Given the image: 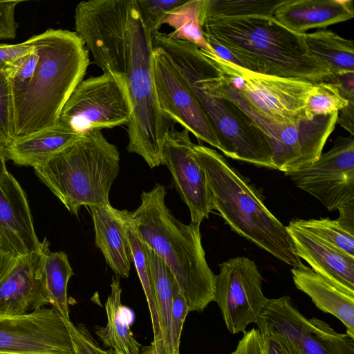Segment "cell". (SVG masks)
Instances as JSON below:
<instances>
[{
    "mask_svg": "<svg viewBox=\"0 0 354 354\" xmlns=\"http://www.w3.org/2000/svg\"><path fill=\"white\" fill-rule=\"evenodd\" d=\"M76 34L93 62L124 84L132 107L127 150L151 168L162 165L164 138L170 124L157 100L152 32L136 0H90L75 9Z\"/></svg>",
    "mask_w": 354,
    "mask_h": 354,
    "instance_id": "1",
    "label": "cell"
},
{
    "mask_svg": "<svg viewBox=\"0 0 354 354\" xmlns=\"http://www.w3.org/2000/svg\"><path fill=\"white\" fill-rule=\"evenodd\" d=\"M178 68L213 127L224 155L259 167L272 169V151L263 131L234 101L224 96L218 86L221 71L205 51L167 33L153 35Z\"/></svg>",
    "mask_w": 354,
    "mask_h": 354,
    "instance_id": "2",
    "label": "cell"
},
{
    "mask_svg": "<svg viewBox=\"0 0 354 354\" xmlns=\"http://www.w3.org/2000/svg\"><path fill=\"white\" fill-rule=\"evenodd\" d=\"M38 52L31 80L11 86L15 139L58 124L62 110L90 63L82 39L67 30L48 29L28 39Z\"/></svg>",
    "mask_w": 354,
    "mask_h": 354,
    "instance_id": "3",
    "label": "cell"
},
{
    "mask_svg": "<svg viewBox=\"0 0 354 354\" xmlns=\"http://www.w3.org/2000/svg\"><path fill=\"white\" fill-rule=\"evenodd\" d=\"M166 194L159 183L143 192L131 221L140 239L173 275L189 311L202 312L214 301L216 275L205 259L200 224L178 220L165 205Z\"/></svg>",
    "mask_w": 354,
    "mask_h": 354,
    "instance_id": "4",
    "label": "cell"
},
{
    "mask_svg": "<svg viewBox=\"0 0 354 354\" xmlns=\"http://www.w3.org/2000/svg\"><path fill=\"white\" fill-rule=\"evenodd\" d=\"M203 35L225 46L249 70L314 84L329 76L310 54L304 34H297L274 17L199 19Z\"/></svg>",
    "mask_w": 354,
    "mask_h": 354,
    "instance_id": "5",
    "label": "cell"
},
{
    "mask_svg": "<svg viewBox=\"0 0 354 354\" xmlns=\"http://www.w3.org/2000/svg\"><path fill=\"white\" fill-rule=\"evenodd\" d=\"M194 150L206 176L212 209L232 230L292 268L303 266L286 226L249 180L216 150L203 145H194Z\"/></svg>",
    "mask_w": 354,
    "mask_h": 354,
    "instance_id": "6",
    "label": "cell"
},
{
    "mask_svg": "<svg viewBox=\"0 0 354 354\" xmlns=\"http://www.w3.org/2000/svg\"><path fill=\"white\" fill-rule=\"evenodd\" d=\"M33 168L65 207L77 216L82 206L110 204V189L120 171V152L95 130Z\"/></svg>",
    "mask_w": 354,
    "mask_h": 354,
    "instance_id": "7",
    "label": "cell"
},
{
    "mask_svg": "<svg viewBox=\"0 0 354 354\" xmlns=\"http://www.w3.org/2000/svg\"><path fill=\"white\" fill-rule=\"evenodd\" d=\"M218 86L221 93L237 103L263 131L272 149V169L284 173L306 168L317 161L337 122L339 112L313 120L304 116L291 122H276L248 107L223 73Z\"/></svg>",
    "mask_w": 354,
    "mask_h": 354,
    "instance_id": "8",
    "label": "cell"
},
{
    "mask_svg": "<svg viewBox=\"0 0 354 354\" xmlns=\"http://www.w3.org/2000/svg\"><path fill=\"white\" fill-rule=\"evenodd\" d=\"M132 107L126 86L117 76L103 72L82 80L64 104L58 124L78 136L128 125Z\"/></svg>",
    "mask_w": 354,
    "mask_h": 354,
    "instance_id": "9",
    "label": "cell"
},
{
    "mask_svg": "<svg viewBox=\"0 0 354 354\" xmlns=\"http://www.w3.org/2000/svg\"><path fill=\"white\" fill-rule=\"evenodd\" d=\"M205 53L224 74L239 77L241 85L234 89L243 102L261 116L276 122H291L304 116L314 83L254 72Z\"/></svg>",
    "mask_w": 354,
    "mask_h": 354,
    "instance_id": "10",
    "label": "cell"
},
{
    "mask_svg": "<svg viewBox=\"0 0 354 354\" xmlns=\"http://www.w3.org/2000/svg\"><path fill=\"white\" fill-rule=\"evenodd\" d=\"M214 298L229 332H245L259 319L268 299L262 291V275L254 261L231 258L219 266Z\"/></svg>",
    "mask_w": 354,
    "mask_h": 354,
    "instance_id": "11",
    "label": "cell"
},
{
    "mask_svg": "<svg viewBox=\"0 0 354 354\" xmlns=\"http://www.w3.org/2000/svg\"><path fill=\"white\" fill-rule=\"evenodd\" d=\"M299 189L317 198L329 211L354 202V138L337 137L330 149L306 168L286 172Z\"/></svg>",
    "mask_w": 354,
    "mask_h": 354,
    "instance_id": "12",
    "label": "cell"
},
{
    "mask_svg": "<svg viewBox=\"0 0 354 354\" xmlns=\"http://www.w3.org/2000/svg\"><path fill=\"white\" fill-rule=\"evenodd\" d=\"M256 324L283 335L304 354H354V339L318 318L307 319L288 296L268 299Z\"/></svg>",
    "mask_w": 354,
    "mask_h": 354,
    "instance_id": "13",
    "label": "cell"
},
{
    "mask_svg": "<svg viewBox=\"0 0 354 354\" xmlns=\"http://www.w3.org/2000/svg\"><path fill=\"white\" fill-rule=\"evenodd\" d=\"M0 354H73L66 319L53 308L0 316Z\"/></svg>",
    "mask_w": 354,
    "mask_h": 354,
    "instance_id": "14",
    "label": "cell"
},
{
    "mask_svg": "<svg viewBox=\"0 0 354 354\" xmlns=\"http://www.w3.org/2000/svg\"><path fill=\"white\" fill-rule=\"evenodd\" d=\"M153 73L158 106L165 118L220 150L216 133L185 79L170 57L155 46Z\"/></svg>",
    "mask_w": 354,
    "mask_h": 354,
    "instance_id": "15",
    "label": "cell"
},
{
    "mask_svg": "<svg viewBox=\"0 0 354 354\" xmlns=\"http://www.w3.org/2000/svg\"><path fill=\"white\" fill-rule=\"evenodd\" d=\"M187 129L172 125L164 138L162 165L170 171L175 187L189 209L193 223L201 224L213 210L205 171L196 156Z\"/></svg>",
    "mask_w": 354,
    "mask_h": 354,
    "instance_id": "16",
    "label": "cell"
},
{
    "mask_svg": "<svg viewBox=\"0 0 354 354\" xmlns=\"http://www.w3.org/2000/svg\"><path fill=\"white\" fill-rule=\"evenodd\" d=\"M48 248L44 240L39 250L16 257L0 274V316L24 315L50 305L43 272Z\"/></svg>",
    "mask_w": 354,
    "mask_h": 354,
    "instance_id": "17",
    "label": "cell"
},
{
    "mask_svg": "<svg viewBox=\"0 0 354 354\" xmlns=\"http://www.w3.org/2000/svg\"><path fill=\"white\" fill-rule=\"evenodd\" d=\"M42 242L35 233L26 194L7 171L0 178V248L15 256L39 250Z\"/></svg>",
    "mask_w": 354,
    "mask_h": 354,
    "instance_id": "18",
    "label": "cell"
},
{
    "mask_svg": "<svg viewBox=\"0 0 354 354\" xmlns=\"http://www.w3.org/2000/svg\"><path fill=\"white\" fill-rule=\"evenodd\" d=\"M286 229L300 259L339 288L354 294V257L300 228L292 221Z\"/></svg>",
    "mask_w": 354,
    "mask_h": 354,
    "instance_id": "19",
    "label": "cell"
},
{
    "mask_svg": "<svg viewBox=\"0 0 354 354\" xmlns=\"http://www.w3.org/2000/svg\"><path fill=\"white\" fill-rule=\"evenodd\" d=\"M93 222L95 242L106 263L118 277L129 275L133 255L127 234L130 212L110 204L89 207Z\"/></svg>",
    "mask_w": 354,
    "mask_h": 354,
    "instance_id": "20",
    "label": "cell"
},
{
    "mask_svg": "<svg viewBox=\"0 0 354 354\" xmlns=\"http://www.w3.org/2000/svg\"><path fill=\"white\" fill-rule=\"evenodd\" d=\"M353 17L352 0H287L274 14L281 25L297 34L326 28Z\"/></svg>",
    "mask_w": 354,
    "mask_h": 354,
    "instance_id": "21",
    "label": "cell"
},
{
    "mask_svg": "<svg viewBox=\"0 0 354 354\" xmlns=\"http://www.w3.org/2000/svg\"><path fill=\"white\" fill-rule=\"evenodd\" d=\"M290 271L297 288L306 294L319 310L341 321L346 333L354 339V294L339 288L305 265Z\"/></svg>",
    "mask_w": 354,
    "mask_h": 354,
    "instance_id": "22",
    "label": "cell"
},
{
    "mask_svg": "<svg viewBox=\"0 0 354 354\" xmlns=\"http://www.w3.org/2000/svg\"><path fill=\"white\" fill-rule=\"evenodd\" d=\"M81 136L59 124L17 138L4 149L6 160L21 166L42 165Z\"/></svg>",
    "mask_w": 354,
    "mask_h": 354,
    "instance_id": "23",
    "label": "cell"
},
{
    "mask_svg": "<svg viewBox=\"0 0 354 354\" xmlns=\"http://www.w3.org/2000/svg\"><path fill=\"white\" fill-rule=\"evenodd\" d=\"M111 293L105 303L107 317L104 327L96 326L95 334L103 345L116 354H140L142 346L131 330L135 315L121 302L122 288L118 277H112Z\"/></svg>",
    "mask_w": 354,
    "mask_h": 354,
    "instance_id": "24",
    "label": "cell"
},
{
    "mask_svg": "<svg viewBox=\"0 0 354 354\" xmlns=\"http://www.w3.org/2000/svg\"><path fill=\"white\" fill-rule=\"evenodd\" d=\"M144 244L160 330V343L151 354H175L171 332L172 283L171 272L160 257L145 243Z\"/></svg>",
    "mask_w": 354,
    "mask_h": 354,
    "instance_id": "25",
    "label": "cell"
},
{
    "mask_svg": "<svg viewBox=\"0 0 354 354\" xmlns=\"http://www.w3.org/2000/svg\"><path fill=\"white\" fill-rule=\"evenodd\" d=\"M311 56L329 75L354 73V43L330 30L304 33Z\"/></svg>",
    "mask_w": 354,
    "mask_h": 354,
    "instance_id": "26",
    "label": "cell"
},
{
    "mask_svg": "<svg viewBox=\"0 0 354 354\" xmlns=\"http://www.w3.org/2000/svg\"><path fill=\"white\" fill-rule=\"evenodd\" d=\"M43 272L50 305L66 320H71L67 296L68 283L73 274L67 254L48 248L43 259Z\"/></svg>",
    "mask_w": 354,
    "mask_h": 354,
    "instance_id": "27",
    "label": "cell"
},
{
    "mask_svg": "<svg viewBox=\"0 0 354 354\" xmlns=\"http://www.w3.org/2000/svg\"><path fill=\"white\" fill-rule=\"evenodd\" d=\"M287 0H201L199 19L274 17Z\"/></svg>",
    "mask_w": 354,
    "mask_h": 354,
    "instance_id": "28",
    "label": "cell"
},
{
    "mask_svg": "<svg viewBox=\"0 0 354 354\" xmlns=\"http://www.w3.org/2000/svg\"><path fill=\"white\" fill-rule=\"evenodd\" d=\"M127 234L133 255V263L137 270L149 308L153 333V339L151 344L143 346L140 350V354H151L157 348L160 341L159 319L145 244L138 236L131 221V212L128 220Z\"/></svg>",
    "mask_w": 354,
    "mask_h": 354,
    "instance_id": "29",
    "label": "cell"
},
{
    "mask_svg": "<svg viewBox=\"0 0 354 354\" xmlns=\"http://www.w3.org/2000/svg\"><path fill=\"white\" fill-rule=\"evenodd\" d=\"M201 0H186L183 4L171 10L162 21L173 27L168 35L175 39L187 41L199 48L215 55L203 34L200 21Z\"/></svg>",
    "mask_w": 354,
    "mask_h": 354,
    "instance_id": "30",
    "label": "cell"
},
{
    "mask_svg": "<svg viewBox=\"0 0 354 354\" xmlns=\"http://www.w3.org/2000/svg\"><path fill=\"white\" fill-rule=\"evenodd\" d=\"M292 222L334 248L354 257V234L344 228L337 219H297Z\"/></svg>",
    "mask_w": 354,
    "mask_h": 354,
    "instance_id": "31",
    "label": "cell"
},
{
    "mask_svg": "<svg viewBox=\"0 0 354 354\" xmlns=\"http://www.w3.org/2000/svg\"><path fill=\"white\" fill-rule=\"evenodd\" d=\"M348 101L333 83L325 81L314 84L309 93L304 109V117L313 120L317 116L339 112Z\"/></svg>",
    "mask_w": 354,
    "mask_h": 354,
    "instance_id": "32",
    "label": "cell"
},
{
    "mask_svg": "<svg viewBox=\"0 0 354 354\" xmlns=\"http://www.w3.org/2000/svg\"><path fill=\"white\" fill-rule=\"evenodd\" d=\"M15 139V114L10 82L0 68V145L4 149Z\"/></svg>",
    "mask_w": 354,
    "mask_h": 354,
    "instance_id": "33",
    "label": "cell"
},
{
    "mask_svg": "<svg viewBox=\"0 0 354 354\" xmlns=\"http://www.w3.org/2000/svg\"><path fill=\"white\" fill-rule=\"evenodd\" d=\"M186 0H136L143 20L153 33L159 32L168 13Z\"/></svg>",
    "mask_w": 354,
    "mask_h": 354,
    "instance_id": "34",
    "label": "cell"
},
{
    "mask_svg": "<svg viewBox=\"0 0 354 354\" xmlns=\"http://www.w3.org/2000/svg\"><path fill=\"white\" fill-rule=\"evenodd\" d=\"M171 278L172 283L171 332L173 347L175 354H180L181 333L187 315L190 311L185 299L171 274Z\"/></svg>",
    "mask_w": 354,
    "mask_h": 354,
    "instance_id": "35",
    "label": "cell"
},
{
    "mask_svg": "<svg viewBox=\"0 0 354 354\" xmlns=\"http://www.w3.org/2000/svg\"><path fill=\"white\" fill-rule=\"evenodd\" d=\"M38 58V52L35 48L32 53L0 68L6 75L11 86L22 85L31 80L37 67Z\"/></svg>",
    "mask_w": 354,
    "mask_h": 354,
    "instance_id": "36",
    "label": "cell"
},
{
    "mask_svg": "<svg viewBox=\"0 0 354 354\" xmlns=\"http://www.w3.org/2000/svg\"><path fill=\"white\" fill-rule=\"evenodd\" d=\"M263 354H304L291 340L272 328L259 326Z\"/></svg>",
    "mask_w": 354,
    "mask_h": 354,
    "instance_id": "37",
    "label": "cell"
},
{
    "mask_svg": "<svg viewBox=\"0 0 354 354\" xmlns=\"http://www.w3.org/2000/svg\"><path fill=\"white\" fill-rule=\"evenodd\" d=\"M66 324L70 333L73 354H109L95 341L84 324L75 325L66 319Z\"/></svg>",
    "mask_w": 354,
    "mask_h": 354,
    "instance_id": "38",
    "label": "cell"
},
{
    "mask_svg": "<svg viewBox=\"0 0 354 354\" xmlns=\"http://www.w3.org/2000/svg\"><path fill=\"white\" fill-rule=\"evenodd\" d=\"M21 0H0V40L13 39L17 36V25L15 13Z\"/></svg>",
    "mask_w": 354,
    "mask_h": 354,
    "instance_id": "39",
    "label": "cell"
},
{
    "mask_svg": "<svg viewBox=\"0 0 354 354\" xmlns=\"http://www.w3.org/2000/svg\"><path fill=\"white\" fill-rule=\"evenodd\" d=\"M35 46L28 39L17 44L0 45V66L8 65L32 53Z\"/></svg>",
    "mask_w": 354,
    "mask_h": 354,
    "instance_id": "40",
    "label": "cell"
},
{
    "mask_svg": "<svg viewBox=\"0 0 354 354\" xmlns=\"http://www.w3.org/2000/svg\"><path fill=\"white\" fill-rule=\"evenodd\" d=\"M243 333V337L231 354H263L259 330L252 328L249 331Z\"/></svg>",
    "mask_w": 354,
    "mask_h": 354,
    "instance_id": "41",
    "label": "cell"
},
{
    "mask_svg": "<svg viewBox=\"0 0 354 354\" xmlns=\"http://www.w3.org/2000/svg\"><path fill=\"white\" fill-rule=\"evenodd\" d=\"M324 81L334 84L348 102L354 101V73L329 75Z\"/></svg>",
    "mask_w": 354,
    "mask_h": 354,
    "instance_id": "42",
    "label": "cell"
},
{
    "mask_svg": "<svg viewBox=\"0 0 354 354\" xmlns=\"http://www.w3.org/2000/svg\"><path fill=\"white\" fill-rule=\"evenodd\" d=\"M338 115L337 122L348 131L351 136L354 134V101H350L348 105L342 109Z\"/></svg>",
    "mask_w": 354,
    "mask_h": 354,
    "instance_id": "43",
    "label": "cell"
},
{
    "mask_svg": "<svg viewBox=\"0 0 354 354\" xmlns=\"http://www.w3.org/2000/svg\"><path fill=\"white\" fill-rule=\"evenodd\" d=\"M338 210L339 216L337 221L344 228L354 234V202L342 206Z\"/></svg>",
    "mask_w": 354,
    "mask_h": 354,
    "instance_id": "44",
    "label": "cell"
},
{
    "mask_svg": "<svg viewBox=\"0 0 354 354\" xmlns=\"http://www.w3.org/2000/svg\"><path fill=\"white\" fill-rule=\"evenodd\" d=\"M15 257L17 256L0 248V274L10 265Z\"/></svg>",
    "mask_w": 354,
    "mask_h": 354,
    "instance_id": "45",
    "label": "cell"
},
{
    "mask_svg": "<svg viewBox=\"0 0 354 354\" xmlns=\"http://www.w3.org/2000/svg\"><path fill=\"white\" fill-rule=\"evenodd\" d=\"M6 158L5 157L3 149L0 145V178L8 171L6 165Z\"/></svg>",
    "mask_w": 354,
    "mask_h": 354,
    "instance_id": "46",
    "label": "cell"
},
{
    "mask_svg": "<svg viewBox=\"0 0 354 354\" xmlns=\"http://www.w3.org/2000/svg\"><path fill=\"white\" fill-rule=\"evenodd\" d=\"M109 354H116L112 349H107L106 350Z\"/></svg>",
    "mask_w": 354,
    "mask_h": 354,
    "instance_id": "47",
    "label": "cell"
}]
</instances>
